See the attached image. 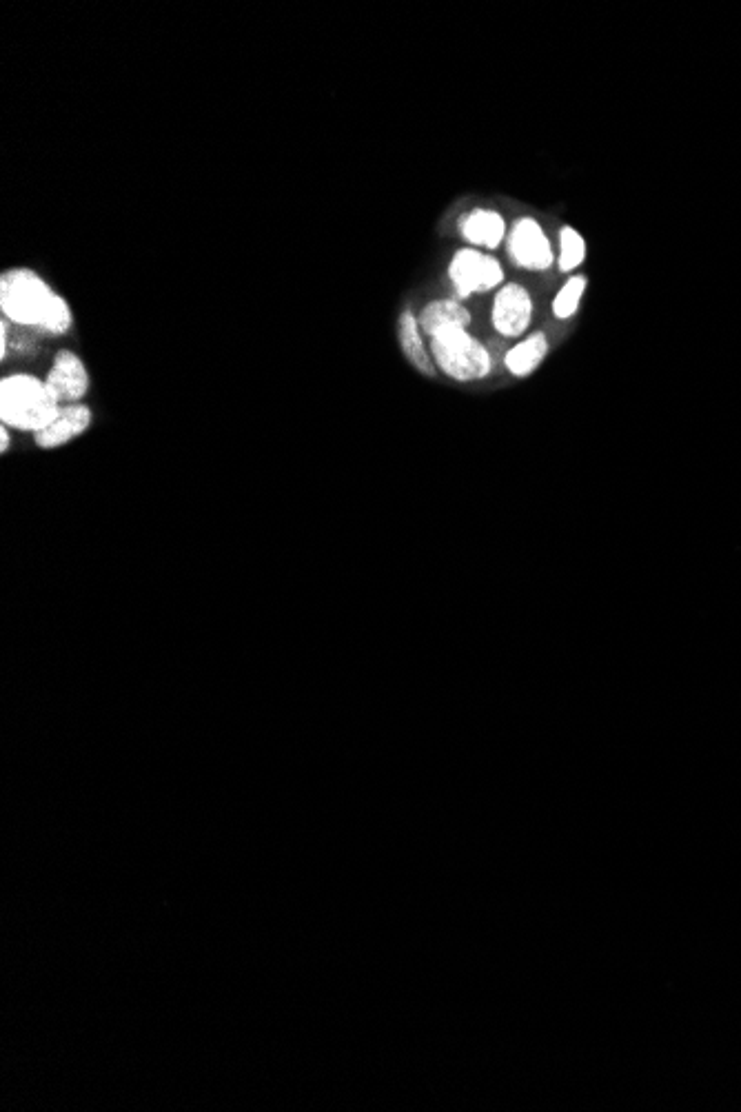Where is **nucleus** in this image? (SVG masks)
I'll list each match as a JSON object with an SVG mask.
<instances>
[{
	"mask_svg": "<svg viewBox=\"0 0 741 1112\" xmlns=\"http://www.w3.org/2000/svg\"><path fill=\"white\" fill-rule=\"evenodd\" d=\"M493 327L506 338L522 336L533 320V300L522 285L502 287L493 300Z\"/></svg>",
	"mask_w": 741,
	"mask_h": 1112,
	"instance_id": "obj_6",
	"label": "nucleus"
},
{
	"mask_svg": "<svg viewBox=\"0 0 741 1112\" xmlns=\"http://www.w3.org/2000/svg\"><path fill=\"white\" fill-rule=\"evenodd\" d=\"M0 311L16 327L65 336L74 327L69 302L40 278L34 269L14 267L0 276Z\"/></svg>",
	"mask_w": 741,
	"mask_h": 1112,
	"instance_id": "obj_1",
	"label": "nucleus"
},
{
	"mask_svg": "<svg viewBox=\"0 0 741 1112\" xmlns=\"http://www.w3.org/2000/svg\"><path fill=\"white\" fill-rule=\"evenodd\" d=\"M584 289H586V278L573 276L571 280H568L566 285L560 289V293L555 296V302H553L555 318H560V320L571 318L573 313L577 311V307H580Z\"/></svg>",
	"mask_w": 741,
	"mask_h": 1112,
	"instance_id": "obj_13",
	"label": "nucleus"
},
{
	"mask_svg": "<svg viewBox=\"0 0 741 1112\" xmlns=\"http://www.w3.org/2000/svg\"><path fill=\"white\" fill-rule=\"evenodd\" d=\"M398 340H400V349L406 358L411 360V365L418 369L424 376H433L435 373V362L431 358L429 349H426L424 340H422V327H420V320L413 316L411 309H404L400 313V320H398Z\"/></svg>",
	"mask_w": 741,
	"mask_h": 1112,
	"instance_id": "obj_11",
	"label": "nucleus"
},
{
	"mask_svg": "<svg viewBox=\"0 0 741 1112\" xmlns=\"http://www.w3.org/2000/svg\"><path fill=\"white\" fill-rule=\"evenodd\" d=\"M45 382L60 404L83 402L91 387L87 365L83 362V358L71 349H60L56 353L52 367H49L45 376Z\"/></svg>",
	"mask_w": 741,
	"mask_h": 1112,
	"instance_id": "obj_5",
	"label": "nucleus"
},
{
	"mask_svg": "<svg viewBox=\"0 0 741 1112\" xmlns=\"http://www.w3.org/2000/svg\"><path fill=\"white\" fill-rule=\"evenodd\" d=\"M91 420H94V413H91L89 404L85 402L60 404L56 420L40 433H36L34 442L45 451L58 449L63 447V444H69L71 440L85 436L91 427Z\"/></svg>",
	"mask_w": 741,
	"mask_h": 1112,
	"instance_id": "obj_8",
	"label": "nucleus"
},
{
	"mask_svg": "<svg viewBox=\"0 0 741 1112\" xmlns=\"http://www.w3.org/2000/svg\"><path fill=\"white\" fill-rule=\"evenodd\" d=\"M420 327L426 336L433 338L438 333L451 329H466L471 325V313L458 300H433L420 313Z\"/></svg>",
	"mask_w": 741,
	"mask_h": 1112,
	"instance_id": "obj_9",
	"label": "nucleus"
},
{
	"mask_svg": "<svg viewBox=\"0 0 741 1112\" xmlns=\"http://www.w3.org/2000/svg\"><path fill=\"white\" fill-rule=\"evenodd\" d=\"M460 231L466 242L475 247L495 249L504 238V218L493 209H473L460 222Z\"/></svg>",
	"mask_w": 741,
	"mask_h": 1112,
	"instance_id": "obj_10",
	"label": "nucleus"
},
{
	"mask_svg": "<svg viewBox=\"0 0 741 1112\" xmlns=\"http://www.w3.org/2000/svg\"><path fill=\"white\" fill-rule=\"evenodd\" d=\"M7 331H9V322L3 318V322H0V358L3 360L7 358V347H9Z\"/></svg>",
	"mask_w": 741,
	"mask_h": 1112,
	"instance_id": "obj_15",
	"label": "nucleus"
},
{
	"mask_svg": "<svg viewBox=\"0 0 741 1112\" xmlns=\"http://www.w3.org/2000/svg\"><path fill=\"white\" fill-rule=\"evenodd\" d=\"M548 353V340L544 333H533L526 340H522L520 345H515L509 353H506V369H509L513 376L517 378H524L533 373L537 367H540V362L546 358Z\"/></svg>",
	"mask_w": 741,
	"mask_h": 1112,
	"instance_id": "obj_12",
	"label": "nucleus"
},
{
	"mask_svg": "<svg viewBox=\"0 0 741 1112\" xmlns=\"http://www.w3.org/2000/svg\"><path fill=\"white\" fill-rule=\"evenodd\" d=\"M560 242H562V254H560V269L562 271H573L577 269L584 262L586 258V242L584 238L577 234L573 227H564L562 234H560Z\"/></svg>",
	"mask_w": 741,
	"mask_h": 1112,
	"instance_id": "obj_14",
	"label": "nucleus"
},
{
	"mask_svg": "<svg viewBox=\"0 0 741 1112\" xmlns=\"http://www.w3.org/2000/svg\"><path fill=\"white\" fill-rule=\"evenodd\" d=\"M509 254L524 269L544 271L553 265L551 242L533 218H520L515 222L509 238Z\"/></svg>",
	"mask_w": 741,
	"mask_h": 1112,
	"instance_id": "obj_7",
	"label": "nucleus"
},
{
	"mask_svg": "<svg viewBox=\"0 0 741 1112\" xmlns=\"http://www.w3.org/2000/svg\"><path fill=\"white\" fill-rule=\"evenodd\" d=\"M9 442H12V433H9V429L3 424V427H0V453H3V456L9 451Z\"/></svg>",
	"mask_w": 741,
	"mask_h": 1112,
	"instance_id": "obj_16",
	"label": "nucleus"
},
{
	"mask_svg": "<svg viewBox=\"0 0 741 1112\" xmlns=\"http://www.w3.org/2000/svg\"><path fill=\"white\" fill-rule=\"evenodd\" d=\"M449 278L458 298H469L473 293H484L500 287L504 280V271L493 256L480 254L477 249H462L451 260Z\"/></svg>",
	"mask_w": 741,
	"mask_h": 1112,
	"instance_id": "obj_4",
	"label": "nucleus"
},
{
	"mask_svg": "<svg viewBox=\"0 0 741 1112\" xmlns=\"http://www.w3.org/2000/svg\"><path fill=\"white\" fill-rule=\"evenodd\" d=\"M431 358L446 376L458 382L482 380L493 367L491 353L466 329H451L433 336Z\"/></svg>",
	"mask_w": 741,
	"mask_h": 1112,
	"instance_id": "obj_3",
	"label": "nucleus"
},
{
	"mask_svg": "<svg viewBox=\"0 0 741 1112\" xmlns=\"http://www.w3.org/2000/svg\"><path fill=\"white\" fill-rule=\"evenodd\" d=\"M60 402L34 373H9L0 380V422L7 429L40 433L58 416Z\"/></svg>",
	"mask_w": 741,
	"mask_h": 1112,
	"instance_id": "obj_2",
	"label": "nucleus"
}]
</instances>
